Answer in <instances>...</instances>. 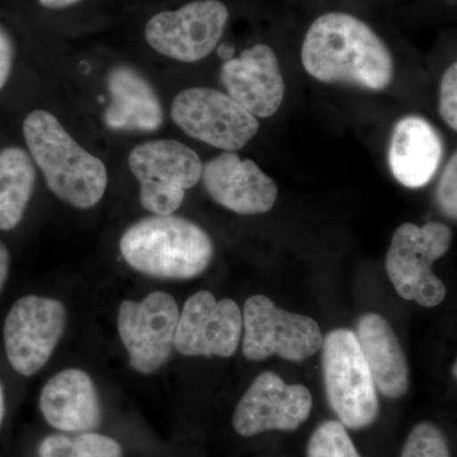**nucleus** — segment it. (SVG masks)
Here are the masks:
<instances>
[{
    "mask_svg": "<svg viewBox=\"0 0 457 457\" xmlns=\"http://www.w3.org/2000/svg\"><path fill=\"white\" fill-rule=\"evenodd\" d=\"M38 2L44 8L51 9V11H60V9L74 7L82 0H38Z\"/></svg>",
    "mask_w": 457,
    "mask_h": 457,
    "instance_id": "cd10ccee",
    "label": "nucleus"
},
{
    "mask_svg": "<svg viewBox=\"0 0 457 457\" xmlns=\"http://www.w3.org/2000/svg\"><path fill=\"white\" fill-rule=\"evenodd\" d=\"M243 329V354L251 361L278 356L302 362L323 345L320 327L314 319L279 309L264 295L246 300Z\"/></svg>",
    "mask_w": 457,
    "mask_h": 457,
    "instance_id": "9d476101",
    "label": "nucleus"
},
{
    "mask_svg": "<svg viewBox=\"0 0 457 457\" xmlns=\"http://www.w3.org/2000/svg\"><path fill=\"white\" fill-rule=\"evenodd\" d=\"M23 145L51 194L78 210L97 206L106 196L110 170L46 107L32 108L22 121Z\"/></svg>",
    "mask_w": 457,
    "mask_h": 457,
    "instance_id": "f03ea898",
    "label": "nucleus"
},
{
    "mask_svg": "<svg viewBox=\"0 0 457 457\" xmlns=\"http://www.w3.org/2000/svg\"><path fill=\"white\" fill-rule=\"evenodd\" d=\"M38 177L25 145L0 149V230H13L23 220Z\"/></svg>",
    "mask_w": 457,
    "mask_h": 457,
    "instance_id": "aec40b11",
    "label": "nucleus"
},
{
    "mask_svg": "<svg viewBox=\"0 0 457 457\" xmlns=\"http://www.w3.org/2000/svg\"><path fill=\"white\" fill-rule=\"evenodd\" d=\"M120 254L132 270L161 279H191L209 269L212 237L196 222L176 215H149L123 231Z\"/></svg>",
    "mask_w": 457,
    "mask_h": 457,
    "instance_id": "20e7f679",
    "label": "nucleus"
},
{
    "mask_svg": "<svg viewBox=\"0 0 457 457\" xmlns=\"http://www.w3.org/2000/svg\"><path fill=\"white\" fill-rule=\"evenodd\" d=\"M9 267H11V255H9L7 246L0 242V294L7 281Z\"/></svg>",
    "mask_w": 457,
    "mask_h": 457,
    "instance_id": "bb28decb",
    "label": "nucleus"
},
{
    "mask_svg": "<svg viewBox=\"0 0 457 457\" xmlns=\"http://www.w3.org/2000/svg\"><path fill=\"white\" fill-rule=\"evenodd\" d=\"M306 457H361L347 428L338 420H326L312 432Z\"/></svg>",
    "mask_w": 457,
    "mask_h": 457,
    "instance_id": "4be33fe9",
    "label": "nucleus"
},
{
    "mask_svg": "<svg viewBox=\"0 0 457 457\" xmlns=\"http://www.w3.org/2000/svg\"><path fill=\"white\" fill-rule=\"evenodd\" d=\"M303 68L323 83L383 90L394 78L392 53L369 25L341 12L323 14L306 32Z\"/></svg>",
    "mask_w": 457,
    "mask_h": 457,
    "instance_id": "7ed1b4c3",
    "label": "nucleus"
},
{
    "mask_svg": "<svg viewBox=\"0 0 457 457\" xmlns=\"http://www.w3.org/2000/svg\"><path fill=\"white\" fill-rule=\"evenodd\" d=\"M312 409V396L303 385H288L275 372H262L237 403L233 427L243 437L296 431Z\"/></svg>",
    "mask_w": 457,
    "mask_h": 457,
    "instance_id": "ddd939ff",
    "label": "nucleus"
},
{
    "mask_svg": "<svg viewBox=\"0 0 457 457\" xmlns=\"http://www.w3.org/2000/svg\"><path fill=\"white\" fill-rule=\"evenodd\" d=\"M37 453L38 457H123L119 442L95 431L47 436Z\"/></svg>",
    "mask_w": 457,
    "mask_h": 457,
    "instance_id": "412c9836",
    "label": "nucleus"
},
{
    "mask_svg": "<svg viewBox=\"0 0 457 457\" xmlns=\"http://www.w3.org/2000/svg\"><path fill=\"white\" fill-rule=\"evenodd\" d=\"M179 319L176 300L164 291L149 294L141 302L128 300L120 305L117 329L135 371L152 375L168 362Z\"/></svg>",
    "mask_w": 457,
    "mask_h": 457,
    "instance_id": "9b49d317",
    "label": "nucleus"
},
{
    "mask_svg": "<svg viewBox=\"0 0 457 457\" xmlns=\"http://www.w3.org/2000/svg\"><path fill=\"white\" fill-rule=\"evenodd\" d=\"M66 311L50 297H21L9 311L4 323L5 352L18 374L32 376L53 356L65 332Z\"/></svg>",
    "mask_w": 457,
    "mask_h": 457,
    "instance_id": "f8f14e48",
    "label": "nucleus"
},
{
    "mask_svg": "<svg viewBox=\"0 0 457 457\" xmlns=\"http://www.w3.org/2000/svg\"><path fill=\"white\" fill-rule=\"evenodd\" d=\"M200 182L216 204L240 215L270 212L278 196L275 180L236 152H222L204 162Z\"/></svg>",
    "mask_w": 457,
    "mask_h": 457,
    "instance_id": "2eb2a0df",
    "label": "nucleus"
},
{
    "mask_svg": "<svg viewBox=\"0 0 457 457\" xmlns=\"http://www.w3.org/2000/svg\"><path fill=\"white\" fill-rule=\"evenodd\" d=\"M17 62V47L13 36L7 27L0 23V93L5 89L13 77Z\"/></svg>",
    "mask_w": 457,
    "mask_h": 457,
    "instance_id": "a878e982",
    "label": "nucleus"
},
{
    "mask_svg": "<svg viewBox=\"0 0 457 457\" xmlns=\"http://www.w3.org/2000/svg\"><path fill=\"white\" fill-rule=\"evenodd\" d=\"M400 457H451L449 442L437 426L418 423L409 433Z\"/></svg>",
    "mask_w": 457,
    "mask_h": 457,
    "instance_id": "5701e85b",
    "label": "nucleus"
},
{
    "mask_svg": "<svg viewBox=\"0 0 457 457\" xmlns=\"http://www.w3.org/2000/svg\"><path fill=\"white\" fill-rule=\"evenodd\" d=\"M323 376L328 403L345 428L371 426L380 413L378 392L356 335L339 329L323 339Z\"/></svg>",
    "mask_w": 457,
    "mask_h": 457,
    "instance_id": "423d86ee",
    "label": "nucleus"
},
{
    "mask_svg": "<svg viewBox=\"0 0 457 457\" xmlns=\"http://www.w3.org/2000/svg\"><path fill=\"white\" fill-rule=\"evenodd\" d=\"M204 162L192 147L174 139H145L128 154V168L139 185V203L150 215H173L186 192L201 180Z\"/></svg>",
    "mask_w": 457,
    "mask_h": 457,
    "instance_id": "39448f33",
    "label": "nucleus"
},
{
    "mask_svg": "<svg viewBox=\"0 0 457 457\" xmlns=\"http://www.w3.org/2000/svg\"><path fill=\"white\" fill-rule=\"evenodd\" d=\"M170 114L191 139L222 152L243 149L260 130L257 117L227 93L210 87L180 90L171 101Z\"/></svg>",
    "mask_w": 457,
    "mask_h": 457,
    "instance_id": "6e6552de",
    "label": "nucleus"
},
{
    "mask_svg": "<svg viewBox=\"0 0 457 457\" xmlns=\"http://www.w3.org/2000/svg\"><path fill=\"white\" fill-rule=\"evenodd\" d=\"M444 140L437 129L420 116L403 117L394 128L389 167L400 185L420 188L440 170Z\"/></svg>",
    "mask_w": 457,
    "mask_h": 457,
    "instance_id": "a211bd4d",
    "label": "nucleus"
},
{
    "mask_svg": "<svg viewBox=\"0 0 457 457\" xmlns=\"http://www.w3.org/2000/svg\"><path fill=\"white\" fill-rule=\"evenodd\" d=\"M243 314L231 299L220 302L209 291L192 295L179 312L174 347L183 356L228 357L236 353Z\"/></svg>",
    "mask_w": 457,
    "mask_h": 457,
    "instance_id": "4468645a",
    "label": "nucleus"
},
{
    "mask_svg": "<svg viewBox=\"0 0 457 457\" xmlns=\"http://www.w3.org/2000/svg\"><path fill=\"white\" fill-rule=\"evenodd\" d=\"M354 335L376 389L390 399L404 395L409 389L408 361L389 321L369 312L357 321Z\"/></svg>",
    "mask_w": 457,
    "mask_h": 457,
    "instance_id": "6ab92c4d",
    "label": "nucleus"
},
{
    "mask_svg": "<svg viewBox=\"0 0 457 457\" xmlns=\"http://www.w3.org/2000/svg\"><path fill=\"white\" fill-rule=\"evenodd\" d=\"M451 242L453 231L442 222H427L422 228L405 222L396 228L386 254V272L403 299L425 308L444 302L446 287L432 266L446 254Z\"/></svg>",
    "mask_w": 457,
    "mask_h": 457,
    "instance_id": "0eeeda50",
    "label": "nucleus"
},
{
    "mask_svg": "<svg viewBox=\"0 0 457 457\" xmlns=\"http://www.w3.org/2000/svg\"><path fill=\"white\" fill-rule=\"evenodd\" d=\"M228 22V9L220 0H194L176 11L154 14L144 36L158 55L192 64L216 50Z\"/></svg>",
    "mask_w": 457,
    "mask_h": 457,
    "instance_id": "1a4fd4ad",
    "label": "nucleus"
},
{
    "mask_svg": "<svg viewBox=\"0 0 457 457\" xmlns=\"http://www.w3.org/2000/svg\"><path fill=\"white\" fill-rule=\"evenodd\" d=\"M457 154L450 159L437 188V201L442 212L453 220L457 219Z\"/></svg>",
    "mask_w": 457,
    "mask_h": 457,
    "instance_id": "393cba45",
    "label": "nucleus"
},
{
    "mask_svg": "<svg viewBox=\"0 0 457 457\" xmlns=\"http://www.w3.org/2000/svg\"><path fill=\"white\" fill-rule=\"evenodd\" d=\"M5 416V400H4V390H3V385L0 384V428H2L3 420Z\"/></svg>",
    "mask_w": 457,
    "mask_h": 457,
    "instance_id": "c85d7f7f",
    "label": "nucleus"
},
{
    "mask_svg": "<svg viewBox=\"0 0 457 457\" xmlns=\"http://www.w3.org/2000/svg\"><path fill=\"white\" fill-rule=\"evenodd\" d=\"M456 369L457 368H456V362H455V363H453V378H456V375H457Z\"/></svg>",
    "mask_w": 457,
    "mask_h": 457,
    "instance_id": "c756f323",
    "label": "nucleus"
},
{
    "mask_svg": "<svg viewBox=\"0 0 457 457\" xmlns=\"http://www.w3.org/2000/svg\"><path fill=\"white\" fill-rule=\"evenodd\" d=\"M38 404L45 420L64 433L95 431L104 417L96 385L79 369L54 375L42 387Z\"/></svg>",
    "mask_w": 457,
    "mask_h": 457,
    "instance_id": "f3484780",
    "label": "nucleus"
},
{
    "mask_svg": "<svg viewBox=\"0 0 457 457\" xmlns=\"http://www.w3.org/2000/svg\"><path fill=\"white\" fill-rule=\"evenodd\" d=\"M66 80L97 128L114 137H147L165 122L161 96L145 71L128 60L82 59Z\"/></svg>",
    "mask_w": 457,
    "mask_h": 457,
    "instance_id": "f257e3e1",
    "label": "nucleus"
},
{
    "mask_svg": "<svg viewBox=\"0 0 457 457\" xmlns=\"http://www.w3.org/2000/svg\"><path fill=\"white\" fill-rule=\"evenodd\" d=\"M440 113L453 130H457V64L445 71L440 87Z\"/></svg>",
    "mask_w": 457,
    "mask_h": 457,
    "instance_id": "b1692460",
    "label": "nucleus"
},
{
    "mask_svg": "<svg viewBox=\"0 0 457 457\" xmlns=\"http://www.w3.org/2000/svg\"><path fill=\"white\" fill-rule=\"evenodd\" d=\"M219 77L225 93L254 117L272 116L284 101L285 82L278 59L267 45H255L239 57L225 60Z\"/></svg>",
    "mask_w": 457,
    "mask_h": 457,
    "instance_id": "dca6fc26",
    "label": "nucleus"
}]
</instances>
